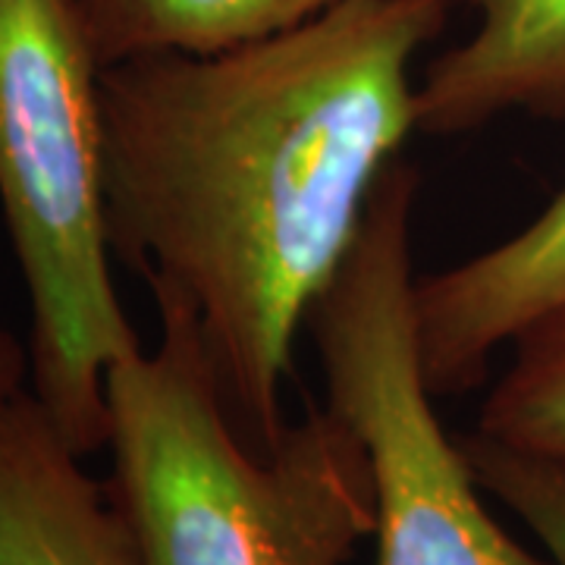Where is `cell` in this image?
<instances>
[{
	"mask_svg": "<svg viewBox=\"0 0 565 565\" xmlns=\"http://www.w3.org/2000/svg\"><path fill=\"white\" fill-rule=\"evenodd\" d=\"M459 444L481 490L537 537L553 563L565 565V465L519 452L478 430Z\"/></svg>",
	"mask_w": 565,
	"mask_h": 565,
	"instance_id": "obj_10",
	"label": "cell"
},
{
	"mask_svg": "<svg viewBox=\"0 0 565 565\" xmlns=\"http://www.w3.org/2000/svg\"><path fill=\"white\" fill-rule=\"evenodd\" d=\"M512 359L490 386L478 434L565 465V305L512 340Z\"/></svg>",
	"mask_w": 565,
	"mask_h": 565,
	"instance_id": "obj_9",
	"label": "cell"
},
{
	"mask_svg": "<svg viewBox=\"0 0 565 565\" xmlns=\"http://www.w3.org/2000/svg\"><path fill=\"white\" fill-rule=\"evenodd\" d=\"M340 0H73L102 66L139 54H217L321 17Z\"/></svg>",
	"mask_w": 565,
	"mask_h": 565,
	"instance_id": "obj_8",
	"label": "cell"
},
{
	"mask_svg": "<svg viewBox=\"0 0 565 565\" xmlns=\"http://www.w3.org/2000/svg\"><path fill=\"white\" fill-rule=\"evenodd\" d=\"M161 340L107 374L110 497L139 565H345L374 537L359 434L327 405L255 449L230 418L199 327L158 296Z\"/></svg>",
	"mask_w": 565,
	"mask_h": 565,
	"instance_id": "obj_2",
	"label": "cell"
},
{
	"mask_svg": "<svg viewBox=\"0 0 565 565\" xmlns=\"http://www.w3.org/2000/svg\"><path fill=\"white\" fill-rule=\"evenodd\" d=\"M475 29L424 70V136H465L505 114L565 120V0H468Z\"/></svg>",
	"mask_w": 565,
	"mask_h": 565,
	"instance_id": "obj_7",
	"label": "cell"
},
{
	"mask_svg": "<svg viewBox=\"0 0 565 565\" xmlns=\"http://www.w3.org/2000/svg\"><path fill=\"white\" fill-rule=\"evenodd\" d=\"M446 10L340 0L230 51L102 70L110 252L192 315L230 418L262 452L289 424L296 337L418 132L412 63Z\"/></svg>",
	"mask_w": 565,
	"mask_h": 565,
	"instance_id": "obj_1",
	"label": "cell"
},
{
	"mask_svg": "<svg viewBox=\"0 0 565 565\" xmlns=\"http://www.w3.org/2000/svg\"><path fill=\"white\" fill-rule=\"evenodd\" d=\"M415 195L418 170L396 158L305 323L327 405L359 434L371 462L377 565H556L493 519L462 444L434 412L415 315Z\"/></svg>",
	"mask_w": 565,
	"mask_h": 565,
	"instance_id": "obj_4",
	"label": "cell"
},
{
	"mask_svg": "<svg viewBox=\"0 0 565 565\" xmlns=\"http://www.w3.org/2000/svg\"><path fill=\"white\" fill-rule=\"evenodd\" d=\"M565 305V185L503 243L415 282L422 367L434 396L484 381L497 349Z\"/></svg>",
	"mask_w": 565,
	"mask_h": 565,
	"instance_id": "obj_5",
	"label": "cell"
},
{
	"mask_svg": "<svg viewBox=\"0 0 565 565\" xmlns=\"http://www.w3.org/2000/svg\"><path fill=\"white\" fill-rule=\"evenodd\" d=\"M29 381V345L0 323V412L13 403Z\"/></svg>",
	"mask_w": 565,
	"mask_h": 565,
	"instance_id": "obj_11",
	"label": "cell"
},
{
	"mask_svg": "<svg viewBox=\"0 0 565 565\" xmlns=\"http://www.w3.org/2000/svg\"><path fill=\"white\" fill-rule=\"evenodd\" d=\"M102 61L73 0H0V214L32 311L29 384L63 440H110L107 374L141 352L110 274Z\"/></svg>",
	"mask_w": 565,
	"mask_h": 565,
	"instance_id": "obj_3",
	"label": "cell"
},
{
	"mask_svg": "<svg viewBox=\"0 0 565 565\" xmlns=\"http://www.w3.org/2000/svg\"><path fill=\"white\" fill-rule=\"evenodd\" d=\"M0 565H139L132 531L32 390L0 412Z\"/></svg>",
	"mask_w": 565,
	"mask_h": 565,
	"instance_id": "obj_6",
	"label": "cell"
}]
</instances>
